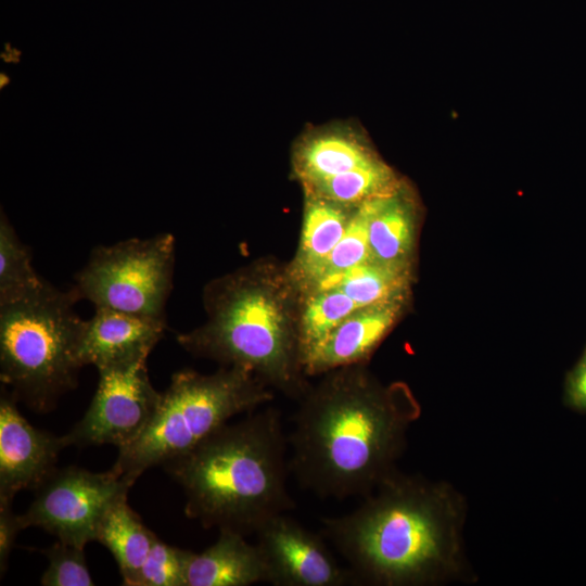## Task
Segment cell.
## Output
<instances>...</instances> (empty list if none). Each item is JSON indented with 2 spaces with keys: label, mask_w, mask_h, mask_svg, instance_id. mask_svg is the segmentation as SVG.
<instances>
[{
  "label": "cell",
  "mask_w": 586,
  "mask_h": 586,
  "mask_svg": "<svg viewBox=\"0 0 586 586\" xmlns=\"http://www.w3.org/2000/svg\"><path fill=\"white\" fill-rule=\"evenodd\" d=\"M324 374L298 399L290 472L322 498L366 497L393 474L419 407L406 387H382L362 364Z\"/></svg>",
  "instance_id": "obj_1"
},
{
  "label": "cell",
  "mask_w": 586,
  "mask_h": 586,
  "mask_svg": "<svg viewBox=\"0 0 586 586\" xmlns=\"http://www.w3.org/2000/svg\"><path fill=\"white\" fill-rule=\"evenodd\" d=\"M288 451L280 412L265 407L162 467L182 487L188 518L247 536L294 507Z\"/></svg>",
  "instance_id": "obj_2"
},
{
  "label": "cell",
  "mask_w": 586,
  "mask_h": 586,
  "mask_svg": "<svg viewBox=\"0 0 586 586\" xmlns=\"http://www.w3.org/2000/svg\"><path fill=\"white\" fill-rule=\"evenodd\" d=\"M297 293L286 272L251 266L212 281L204 290L207 321L177 335L190 354L244 369L268 386L300 399L305 382L298 339Z\"/></svg>",
  "instance_id": "obj_3"
},
{
  "label": "cell",
  "mask_w": 586,
  "mask_h": 586,
  "mask_svg": "<svg viewBox=\"0 0 586 586\" xmlns=\"http://www.w3.org/2000/svg\"><path fill=\"white\" fill-rule=\"evenodd\" d=\"M352 512L324 518L320 533L347 563L355 584L433 581L448 559V530L436 494L392 474Z\"/></svg>",
  "instance_id": "obj_4"
},
{
  "label": "cell",
  "mask_w": 586,
  "mask_h": 586,
  "mask_svg": "<svg viewBox=\"0 0 586 586\" xmlns=\"http://www.w3.org/2000/svg\"><path fill=\"white\" fill-rule=\"evenodd\" d=\"M71 288L46 283L22 298L0 304V379L30 409L44 412L75 387L86 320Z\"/></svg>",
  "instance_id": "obj_5"
},
{
  "label": "cell",
  "mask_w": 586,
  "mask_h": 586,
  "mask_svg": "<svg viewBox=\"0 0 586 586\" xmlns=\"http://www.w3.org/2000/svg\"><path fill=\"white\" fill-rule=\"evenodd\" d=\"M272 397L266 383L238 367L212 374L177 371L149 425L118 449L112 468L133 484L148 469L186 455L234 416L250 413Z\"/></svg>",
  "instance_id": "obj_6"
},
{
  "label": "cell",
  "mask_w": 586,
  "mask_h": 586,
  "mask_svg": "<svg viewBox=\"0 0 586 586\" xmlns=\"http://www.w3.org/2000/svg\"><path fill=\"white\" fill-rule=\"evenodd\" d=\"M174 265L175 240L170 233L99 245L76 273L73 289L79 300L89 301L95 308L165 318Z\"/></svg>",
  "instance_id": "obj_7"
},
{
  "label": "cell",
  "mask_w": 586,
  "mask_h": 586,
  "mask_svg": "<svg viewBox=\"0 0 586 586\" xmlns=\"http://www.w3.org/2000/svg\"><path fill=\"white\" fill-rule=\"evenodd\" d=\"M131 485L113 468L105 472L56 468L35 489L34 500L21 514L23 527L37 526L61 542L85 548L95 540L107 509L127 496Z\"/></svg>",
  "instance_id": "obj_8"
},
{
  "label": "cell",
  "mask_w": 586,
  "mask_h": 586,
  "mask_svg": "<svg viewBox=\"0 0 586 586\" xmlns=\"http://www.w3.org/2000/svg\"><path fill=\"white\" fill-rule=\"evenodd\" d=\"M148 357L103 365L82 418L65 434L68 446L115 445L137 440L153 419L162 397L150 382Z\"/></svg>",
  "instance_id": "obj_9"
},
{
  "label": "cell",
  "mask_w": 586,
  "mask_h": 586,
  "mask_svg": "<svg viewBox=\"0 0 586 586\" xmlns=\"http://www.w3.org/2000/svg\"><path fill=\"white\" fill-rule=\"evenodd\" d=\"M267 583L275 586H345L354 584L326 545L321 533L304 527L285 513L268 520L256 533Z\"/></svg>",
  "instance_id": "obj_10"
},
{
  "label": "cell",
  "mask_w": 586,
  "mask_h": 586,
  "mask_svg": "<svg viewBox=\"0 0 586 586\" xmlns=\"http://www.w3.org/2000/svg\"><path fill=\"white\" fill-rule=\"evenodd\" d=\"M68 447L56 436L33 426L18 411L16 399H0V504H12L22 489H36L55 469L60 453Z\"/></svg>",
  "instance_id": "obj_11"
},
{
  "label": "cell",
  "mask_w": 586,
  "mask_h": 586,
  "mask_svg": "<svg viewBox=\"0 0 586 586\" xmlns=\"http://www.w3.org/2000/svg\"><path fill=\"white\" fill-rule=\"evenodd\" d=\"M406 298L357 308L303 356L305 374L364 364L396 323Z\"/></svg>",
  "instance_id": "obj_12"
},
{
  "label": "cell",
  "mask_w": 586,
  "mask_h": 586,
  "mask_svg": "<svg viewBox=\"0 0 586 586\" xmlns=\"http://www.w3.org/2000/svg\"><path fill=\"white\" fill-rule=\"evenodd\" d=\"M165 318H153L111 308H95L86 320L79 357L95 368L148 357L164 335Z\"/></svg>",
  "instance_id": "obj_13"
},
{
  "label": "cell",
  "mask_w": 586,
  "mask_h": 586,
  "mask_svg": "<svg viewBox=\"0 0 586 586\" xmlns=\"http://www.w3.org/2000/svg\"><path fill=\"white\" fill-rule=\"evenodd\" d=\"M300 246L286 269L297 293L304 294L318 278L327 258L342 239L356 208L306 195Z\"/></svg>",
  "instance_id": "obj_14"
},
{
  "label": "cell",
  "mask_w": 586,
  "mask_h": 586,
  "mask_svg": "<svg viewBox=\"0 0 586 586\" xmlns=\"http://www.w3.org/2000/svg\"><path fill=\"white\" fill-rule=\"evenodd\" d=\"M267 583V570L256 544L229 530H219L217 540L200 553L191 555L186 586H249Z\"/></svg>",
  "instance_id": "obj_15"
},
{
  "label": "cell",
  "mask_w": 586,
  "mask_h": 586,
  "mask_svg": "<svg viewBox=\"0 0 586 586\" xmlns=\"http://www.w3.org/2000/svg\"><path fill=\"white\" fill-rule=\"evenodd\" d=\"M368 240L371 260L410 270L416 245L415 205L400 184L367 201Z\"/></svg>",
  "instance_id": "obj_16"
},
{
  "label": "cell",
  "mask_w": 586,
  "mask_h": 586,
  "mask_svg": "<svg viewBox=\"0 0 586 586\" xmlns=\"http://www.w3.org/2000/svg\"><path fill=\"white\" fill-rule=\"evenodd\" d=\"M378 160L359 136L334 128L303 139L294 152L293 167L302 184L307 186Z\"/></svg>",
  "instance_id": "obj_17"
},
{
  "label": "cell",
  "mask_w": 586,
  "mask_h": 586,
  "mask_svg": "<svg viewBox=\"0 0 586 586\" xmlns=\"http://www.w3.org/2000/svg\"><path fill=\"white\" fill-rule=\"evenodd\" d=\"M157 536L129 507L127 496L116 500L105 512L97 532L99 543L114 557L123 578L129 586Z\"/></svg>",
  "instance_id": "obj_18"
},
{
  "label": "cell",
  "mask_w": 586,
  "mask_h": 586,
  "mask_svg": "<svg viewBox=\"0 0 586 586\" xmlns=\"http://www.w3.org/2000/svg\"><path fill=\"white\" fill-rule=\"evenodd\" d=\"M409 279L410 270L368 260L340 273L316 290L339 288L359 307H364L406 298Z\"/></svg>",
  "instance_id": "obj_19"
},
{
  "label": "cell",
  "mask_w": 586,
  "mask_h": 586,
  "mask_svg": "<svg viewBox=\"0 0 586 586\" xmlns=\"http://www.w3.org/2000/svg\"><path fill=\"white\" fill-rule=\"evenodd\" d=\"M398 186L394 171L379 158L369 165L303 186V188L306 195L355 207L391 192Z\"/></svg>",
  "instance_id": "obj_20"
},
{
  "label": "cell",
  "mask_w": 586,
  "mask_h": 586,
  "mask_svg": "<svg viewBox=\"0 0 586 586\" xmlns=\"http://www.w3.org/2000/svg\"><path fill=\"white\" fill-rule=\"evenodd\" d=\"M357 308L360 307L339 288L303 294L297 318L302 359L310 347Z\"/></svg>",
  "instance_id": "obj_21"
},
{
  "label": "cell",
  "mask_w": 586,
  "mask_h": 586,
  "mask_svg": "<svg viewBox=\"0 0 586 586\" xmlns=\"http://www.w3.org/2000/svg\"><path fill=\"white\" fill-rule=\"evenodd\" d=\"M43 280L31 265L30 250L18 238L4 214L0 217V304L39 290Z\"/></svg>",
  "instance_id": "obj_22"
},
{
  "label": "cell",
  "mask_w": 586,
  "mask_h": 586,
  "mask_svg": "<svg viewBox=\"0 0 586 586\" xmlns=\"http://www.w3.org/2000/svg\"><path fill=\"white\" fill-rule=\"evenodd\" d=\"M368 260H371V258L368 240V205L366 201L356 206L342 239L327 258L316 281L305 293L320 288L340 273Z\"/></svg>",
  "instance_id": "obj_23"
},
{
  "label": "cell",
  "mask_w": 586,
  "mask_h": 586,
  "mask_svg": "<svg viewBox=\"0 0 586 586\" xmlns=\"http://www.w3.org/2000/svg\"><path fill=\"white\" fill-rule=\"evenodd\" d=\"M190 550L169 546L158 537L129 586H186Z\"/></svg>",
  "instance_id": "obj_24"
},
{
  "label": "cell",
  "mask_w": 586,
  "mask_h": 586,
  "mask_svg": "<svg viewBox=\"0 0 586 586\" xmlns=\"http://www.w3.org/2000/svg\"><path fill=\"white\" fill-rule=\"evenodd\" d=\"M48 560L40 584L43 586H92L82 547L58 539L40 550Z\"/></svg>",
  "instance_id": "obj_25"
},
{
  "label": "cell",
  "mask_w": 586,
  "mask_h": 586,
  "mask_svg": "<svg viewBox=\"0 0 586 586\" xmlns=\"http://www.w3.org/2000/svg\"><path fill=\"white\" fill-rule=\"evenodd\" d=\"M24 530L21 514L14 513L12 504H0V571L3 574L15 539L20 531Z\"/></svg>",
  "instance_id": "obj_26"
},
{
  "label": "cell",
  "mask_w": 586,
  "mask_h": 586,
  "mask_svg": "<svg viewBox=\"0 0 586 586\" xmlns=\"http://www.w3.org/2000/svg\"><path fill=\"white\" fill-rule=\"evenodd\" d=\"M570 394L576 406L586 409V355L572 375Z\"/></svg>",
  "instance_id": "obj_27"
}]
</instances>
